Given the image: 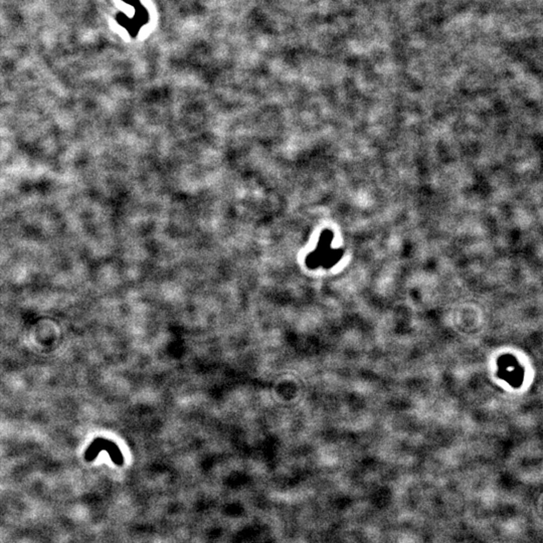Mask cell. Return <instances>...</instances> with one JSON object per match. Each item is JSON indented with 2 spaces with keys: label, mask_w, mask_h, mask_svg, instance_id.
<instances>
[{
  "label": "cell",
  "mask_w": 543,
  "mask_h": 543,
  "mask_svg": "<svg viewBox=\"0 0 543 543\" xmlns=\"http://www.w3.org/2000/svg\"><path fill=\"white\" fill-rule=\"evenodd\" d=\"M103 450L108 452V454L111 457V460L116 465L123 466L124 458H123V455H122L119 447L115 443H113L111 441H108L106 439H103V438L96 439L90 445V447L88 448V450H87V452L85 454L86 461L87 462L94 461L96 459V457L98 456V454Z\"/></svg>",
  "instance_id": "cell-1"
}]
</instances>
